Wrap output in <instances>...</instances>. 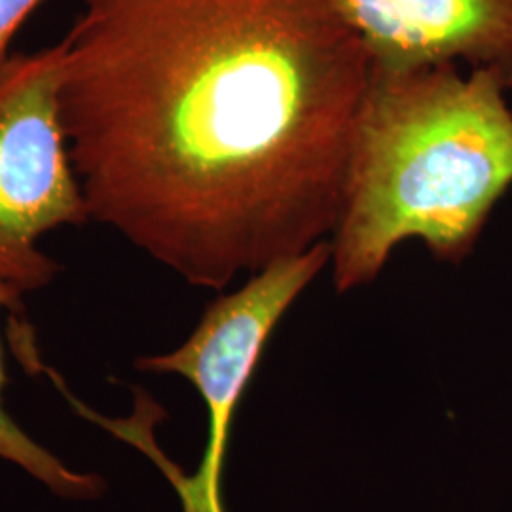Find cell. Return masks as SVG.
Wrapping results in <instances>:
<instances>
[{
  "mask_svg": "<svg viewBox=\"0 0 512 512\" xmlns=\"http://www.w3.org/2000/svg\"><path fill=\"white\" fill-rule=\"evenodd\" d=\"M512 63L372 69L330 236L334 287L370 285L408 239L461 264L512 186Z\"/></svg>",
  "mask_w": 512,
  "mask_h": 512,
  "instance_id": "obj_2",
  "label": "cell"
},
{
  "mask_svg": "<svg viewBox=\"0 0 512 512\" xmlns=\"http://www.w3.org/2000/svg\"><path fill=\"white\" fill-rule=\"evenodd\" d=\"M329 264L330 239L302 253L283 256L255 272L238 291L211 302L198 327L179 348L135 361L137 370L177 374L198 389L207 408V442L194 475L183 473L154 439V427L164 420L165 412L145 389H133L135 410L129 418L107 420L76 401L61 380L55 385L80 416L99 423L152 459L179 495L183 512H226L222 473L239 403L277 325Z\"/></svg>",
  "mask_w": 512,
  "mask_h": 512,
  "instance_id": "obj_3",
  "label": "cell"
},
{
  "mask_svg": "<svg viewBox=\"0 0 512 512\" xmlns=\"http://www.w3.org/2000/svg\"><path fill=\"white\" fill-rule=\"evenodd\" d=\"M21 294L10 287L0 285V310H19ZM6 384V372L0 348V458L16 463L23 471L35 476L38 482L48 486L52 494L65 499H97L105 494L107 482L97 475L78 473L69 469L61 459L38 442L31 439L18 423L8 416L2 403V391Z\"/></svg>",
  "mask_w": 512,
  "mask_h": 512,
  "instance_id": "obj_6",
  "label": "cell"
},
{
  "mask_svg": "<svg viewBox=\"0 0 512 512\" xmlns=\"http://www.w3.org/2000/svg\"><path fill=\"white\" fill-rule=\"evenodd\" d=\"M374 67L512 63V0H330Z\"/></svg>",
  "mask_w": 512,
  "mask_h": 512,
  "instance_id": "obj_5",
  "label": "cell"
},
{
  "mask_svg": "<svg viewBox=\"0 0 512 512\" xmlns=\"http://www.w3.org/2000/svg\"><path fill=\"white\" fill-rule=\"evenodd\" d=\"M59 48L0 65V285L33 293L59 264L38 239L90 222L57 105Z\"/></svg>",
  "mask_w": 512,
  "mask_h": 512,
  "instance_id": "obj_4",
  "label": "cell"
},
{
  "mask_svg": "<svg viewBox=\"0 0 512 512\" xmlns=\"http://www.w3.org/2000/svg\"><path fill=\"white\" fill-rule=\"evenodd\" d=\"M40 2L42 0H0V65L8 59L10 40Z\"/></svg>",
  "mask_w": 512,
  "mask_h": 512,
  "instance_id": "obj_7",
  "label": "cell"
},
{
  "mask_svg": "<svg viewBox=\"0 0 512 512\" xmlns=\"http://www.w3.org/2000/svg\"><path fill=\"white\" fill-rule=\"evenodd\" d=\"M57 48L90 222L215 291L330 239L374 69L330 0H84Z\"/></svg>",
  "mask_w": 512,
  "mask_h": 512,
  "instance_id": "obj_1",
  "label": "cell"
}]
</instances>
